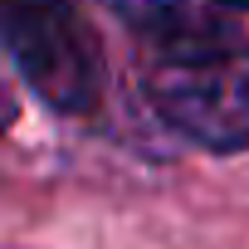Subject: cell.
Listing matches in <instances>:
<instances>
[{
    "mask_svg": "<svg viewBox=\"0 0 249 249\" xmlns=\"http://www.w3.org/2000/svg\"><path fill=\"white\" fill-rule=\"evenodd\" d=\"M5 44L25 83L59 112H88L103 88L93 35L73 0H5Z\"/></svg>",
    "mask_w": 249,
    "mask_h": 249,
    "instance_id": "7a4b0ae2",
    "label": "cell"
},
{
    "mask_svg": "<svg viewBox=\"0 0 249 249\" xmlns=\"http://www.w3.org/2000/svg\"><path fill=\"white\" fill-rule=\"evenodd\" d=\"M103 5L127 25L142 44H157V39H171V35H186L205 20H215L220 0H103Z\"/></svg>",
    "mask_w": 249,
    "mask_h": 249,
    "instance_id": "3957f363",
    "label": "cell"
},
{
    "mask_svg": "<svg viewBox=\"0 0 249 249\" xmlns=\"http://www.w3.org/2000/svg\"><path fill=\"white\" fill-rule=\"evenodd\" d=\"M220 5H230V10H249V0H220Z\"/></svg>",
    "mask_w": 249,
    "mask_h": 249,
    "instance_id": "277c9868",
    "label": "cell"
},
{
    "mask_svg": "<svg viewBox=\"0 0 249 249\" xmlns=\"http://www.w3.org/2000/svg\"><path fill=\"white\" fill-rule=\"evenodd\" d=\"M142 88L171 132L205 152L249 147V39L225 20L142 44Z\"/></svg>",
    "mask_w": 249,
    "mask_h": 249,
    "instance_id": "6da1fadb",
    "label": "cell"
}]
</instances>
